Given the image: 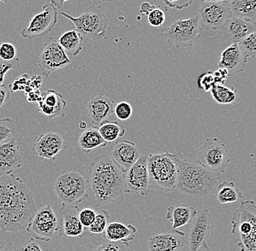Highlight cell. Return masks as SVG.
<instances>
[{
	"instance_id": "ba28073f",
	"label": "cell",
	"mask_w": 256,
	"mask_h": 251,
	"mask_svg": "<svg viewBox=\"0 0 256 251\" xmlns=\"http://www.w3.org/2000/svg\"><path fill=\"white\" fill-rule=\"evenodd\" d=\"M215 225L210 213L207 209L198 211L190 222L186 234V244L190 251L206 249L210 251V243L214 236Z\"/></svg>"
},
{
	"instance_id": "836d02e7",
	"label": "cell",
	"mask_w": 256,
	"mask_h": 251,
	"mask_svg": "<svg viewBox=\"0 0 256 251\" xmlns=\"http://www.w3.org/2000/svg\"><path fill=\"white\" fill-rule=\"evenodd\" d=\"M88 251H130L128 243H98L90 246Z\"/></svg>"
},
{
	"instance_id": "2e32d148",
	"label": "cell",
	"mask_w": 256,
	"mask_h": 251,
	"mask_svg": "<svg viewBox=\"0 0 256 251\" xmlns=\"http://www.w3.org/2000/svg\"><path fill=\"white\" fill-rule=\"evenodd\" d=\"M64 148V137L57 132L40 134L33 146L32 152L41 159L54 161Z\"/></svg>"
},
{
	"instance_id": "74e56055",
	"label": "cell",
	"mask_w": 256,
	"mask_h": 251,
	"mask_svg": "<svg viewBox=\"0 0 256 251\" xmlns=\"http://www.w3.org/2000/svg\"><path fill=\"white\" fill-rule=\"evenodd\" d=\"M216 84L215 76H214V73L211 71L202 73V74L200 75L198 79V87L203 92H209Z\"/></svg>"
},
{
	"instance_id": "7a4b0ae2",
	"label": "cell",
	"mask_w": 256,
	"mask_h": 251,
	"mask_svg": "<svg viewBox=\"0 0 256 251\" xmlns=\"http://www.w3.org/2000/svg\"><path fill=\"white\" fill-rule=\"evenodd\" d=\"M91 190L98 207L124 201V172L108 156L94 158L89 168Z\"/></svg>"
},
{
	"instance_id": "1f68e13d",
	"label": "cell",
	"mask_w": 256,
	"mask_h": 251,
	"mask_svg": "<svg viewBox=\"0 0 256 251\" xmlns=\"http://www.w3.org/2000/svg\"><path fill=\"white\" fill-rule=\"evenodd\" d=\"M99 132L104 140L108 142H116L126 134V129L116 121L108 120L100 123L98 126Z\"/></svg>"
},
{
	"instance_id": "f6af8a7d",
	"label": "cell",
	"mask_w": 256,
	"mask_h": 251,
	"mask_svg": "<svg viewBox=\"0 0 256 251\" xmlns=\"http://www.w3.org/2000/svg\"><path fill=\"white\" fill-rule=\"evenodd\" d=\"M10 92L9 86H0V108L7 103L10 96Z\"/></svg>"
},
{
	"instance_id": "c3c4849f",
	"label": "cell",
	"mask_w": 256,
	"mask_h": 251,
	"mask_svg": "<svg viewBox=\"0 0 256 251\" xmlns=\"http://www.w3.org/2000/svg\"><path fill=\"white\" fill-rule=\"evenodd\" d=\"M0 251H19V250H17L11 243H9V244H6V246H2L0 249Z\"/></svg>"
},
{
	"instance_id": "8d00e7d4",
	"label": "cell",
	"mask_w": 256,
	"mask_h": 251,
	"mask_svg": "<svg viewBox=\"0 0 256 251\" xmlns=\"http://www.w3.org/2000/svg\"><path fill=\"white\" fill-rule=\"evenodd\" d=\"M146 17L147 23L150 24L151 26L155 27V28L162 26L163 24L166 22V14L156 6L152 9L146 15Z\"/></svg>"
},
{
	"instance_id": "7402d4cb",
	"label": "cell",
	"mask_w": 256,
	"mask_h": 251,
	"mask_svg": "<svg viewBox=\"0 0 256 251\" xmlns=\"http://www.w3.org/2000/svg\"><path fill=\"white\" fill-rule=\"evenodd\" d=\"M248 59L238 44H233L228 46L222 52L218 67L226 70L228 76H231L244 71Z\"/></svg>"
},
{
	"instance_id": "e575fe53",
	"label": "cell",
	"mask_w": 256,
	"mask_h": 251,
	"mask_svg": "<svg viewBox=\"0 0 256 251\" xmlns=\"http://www.w3.org/2000/svg\"><path fill=\"white\" fill-rule=\"evenodd\" d=\"M238 45L244 55L249 57H256V30L248 35L238 43Z\"/></svg>"
},
{
	"instance_id": "681fc988",
	"label": "cell",
	"mask_w": 256,
	"mask_h": 251,
	"mask_svg": "<svg viewBox=\"0 0 256 251\" xmlns=\"http://www.w3.org/2000/svg\"><path fill=\"white\" fill-rule=\"evenodd\" d=\"M68 1V0H50L51 4H54L56 7L60 9L63 7L64 3L66 1Z\"/></svg>"
},
{
	"instance_id": "b9f144b4",
	"label": "cell",
	"mask_w": 256,
	"mask_h": 251,
	"mask_svg": "<svg viewBox=\"0 0 256 251\" xmlns=\"http://www.w3.org/2000/svg\"><path fill=\"white\" fill-rule=\"evenodd\" d=\"M96 217V212L92 209H82L80 211L79 214V218L82 225L84 228H88L95 220Z\"/></svg>"
},
{
	"instance_id": "4316f807",
	"label": "cell",
	"mask_w": 256,
	"mask_h": 251,
	"mask_svg": "<svg viewBox=\"0 0 256 251\" xmlns=\"http://www.w3.org/2000/svg\"><path fill=\"white\" fill-rule=\"evenodd\" d=\"M78 144L84 153H89L97 148H104L108 143L100 135L98 127L94 126L82 132L78 138Z\"/></svg>"
},
{
	"instance_id": "11a10c76",
	"label": "cell",
	"mask_w": 256,
	"mask_h": 251,
	"mask_svg": "<svg viewBox=\"0 0 256 251\" xmlns=\"http://www.w3.org/2000/svg\"><path fill=\"white\" fill-rule=\"evenodd\" d=\"M0 1H1L2 3H3V4H4V3L7 2L8 0H0Z\"/></svg>"
},
{
	"instance_id": "9a60e30c",
	"label": "cell",
	"mask_w": 256,
	"mask_h": 251,
	"mask_svg": "<svg viewBox=\"0 0 256 251\" xmlns=\"http://www.w3.org/2000/svg\"><path fill=\"white\" fill-rule=\"evenodd\" d=\"M200 25L206 29H220L233 17L228 2H204L199 9Z\"/></svg>"
},
{
	"instance_id": "3957f363",
	"label": "cell",
	"mask_w": 256,
	"mask_h": 251,
	"mask_svg": "<svg viewBox=\"0 0 256 251\" xmlns=\"http://www.w3.org/2000/svg\"><path fill=\"white\" fill-rule=\"evenodd\" d=\"M222 174L210 172L198 162L184 159L179 161L176 190L185 194L198 197L215 194Z\"/></svg>"
},
{
	"instance_id": "d590c367",
	"label": "cell",
	"mask_w": 256,
	"mask_h": 251,
	"mask_svg": "<svg viewBox=\"0 0 256 251\" xmlns=\"http://www.w3.org/2000/svg\"><path fill=\"white\" fill-rule=\"evenodd\" d=\"M15 132L14 122L11 118H0V144L11 140Z\"/></svg>"
},
{
	"instance_id": "52a82bcc",
	"label": "cell",
	"mask_w": 256,
	"mask_h": 251,
	"mask_svg": "<svg viewBox=\"0 0 256 251\" xmlns=\"http://www.w3.org/2000/svg\"><path fill=\"white\" fill-rule=\"evenodd\" d=\"M62 15L74 23L84 39L96 41L105 37L108 19L102 5L92 4L79 17H73L64 12H62Z\"/></svg>"
},
{
	"instance_id": "d4e9b609",
	"label": "cell",
	"mask_w": 256,
	"mask_h": 251,
	"mask_svg": "<svg viewBox=\"0 0 256 251\" xmlns=\"http://www.w3.org/2000/svg\"><path fill=\"white\" fill-rule=\"evenodd\" d=\"M137 229L132 225L114 222L108 224L103 233V238L108 242L129 243L134 241Z\"/></svg>"
},
{
	"instance_id": "ee69618b",
	"label": "cell",
	"mask_w": 256,
	"mask_h": 251,
	"mask_svg": "<svg viewBox=\"0 0 256 251\" xmlns=\"http://www.w3.org/2000/svg\"><path fill=\"white\" fill-rule=\"evenodd\" d=\"M19 251H43L42 250L41 248L40 247L39 245L35 242L34 238H30L28 241H26L22 247H20Z\"/></svg>"
},
{
	"instance_id": "8fae6325",
	"label": "cell",
	"mask_w": 256,
	"mask_h": 251,
	"mask_svg": "<svg viewBox=\"0 0 256 251\" xmlns=\"http://www.w3.org/2000/svg\"><path fill=\"white\" fill-rule=\"evenodd\" d=\"M58 228L59 221L52 206L48 204L35 212L26 230L34 239L48 243L52 241Z\"/></svg>"
},
{
	"instance_id": "ac0fdd59",
	"label": "cell",
	"mask_w": 256,
	"mask_h": 251,
	"mask_svg": "<svg viewBox=\"0 0 256 251\" xmlns=\"http://www.w3.org/2000/svg\"><path fill=\"white\" fill-rule=\"evenodd\" d=\"M186 244L185 233L172 230L151 237L148 241V248L150 251H180Z\"/></svg>"
},
{
	"instance_id": "e0dca14e",
	"label": "cell",
	"mask_w": 256,
	"mask_h": 251,
	"mask_svg": "<svg viewBox=\"0 0 256 251\" xmlns=\"http://www.w3.org/2000/svg\"><path fill=\"white\" fill-rule=\"evenodd\" d=\"M78 206H62L59 210V236L80 238L84 235V228L79 218Z\"/></svg>"
},
{
	"instance_id": "277c9868",
	"label": "cell",
	"mask_w": 256,
	"mask_h": 251,
	"mask_svg": "<svg viewBox=\"0 0 256 251\" xmlns=\"http://www.w3.org/2000/svg\"><path fill=\"white\" fill-rule=\"evenodd\" d=\"M232 239L228 251H256V204L242 201L232 220Z\"/></svg>"
},
{
	"instance_id": "9f6ffc18",
	"label": "cell",
	"mask_w": 256,
	"mask_h": 251,
	"mask_svg": "<svg viewBox=\"0 0 256 251\" xmlns=\"http://www.w3.org/2000/svg\"><path fill=\"white\" fill-rule=\"evenodd\" d=\"M190 4H192V3H193V2H194V1H195V0H190Z\"/></svg>"
},
{
	"instance_id": "ffe728a7",
	"label": "cell",
	"mask_w": 256,
	"mask_h": 251,
	"mask_svg": "<svg viewBox=\"0 0 256 251\" xmlns=\"http://www.w3.org/2000/svg\"><path fill=\"white\" fill-rule=\"evenodd\" d=\"M66 102L63 96L54 89L43 92L38 102V111L50 120L65 116Z\"/></svg>"
},
{
	"instance_id": "83f0119b",
	"label": "cell",
	"mask_w": 256,
	"mask_h": 251,
	"mask_svg": "<svg viewBox=\"0 0 256 251\" xmlns=\"http://www.w3.org/2000/svg\"><path fill=\"white\" fill-rule=\"evenodd\" d=\"M233 15L252 23L256 19V0H228Z\"/></svg>"
},
{
	"instance_id": "bcb514c9",
	"label": "cell",
	"mask_w": 256,
	"mask_h": 251,
	"mask_svg": "<svg viewBox=\"0 0 256 251\" xmlns=\"http://www.w3.org/2000/svg\"><path fill=\"white\" fill-rule=\"evenodd\" d=\"M214 74L215 76L216 84H224L230 76L226 70L220 68H218L217 71L214 72Z\"/></svg>"
},
{
	"instance_id": "30bf717a",
	"label": "cell",
	"mask_w": 256,
	"mask_h": 251,
	"mask_svg": "<svg viewBox=\"0 0 256 251\" xmlns=\"http://www.w3.org/2000/svg\"><path fill=\"white\" fill-rule=\"evenodd\" d=\"M198 162L204 168L217 174L225 173L231 162L225 144L216 138H207L199 148Z\"/></svg>"
},
{
	"instance_id": "44dd1931",
	"label": "cell",
	"mask_w": 256,
	"mask_h": 251,
	"mask_svg": "<svg viewBox=\"0 0 256 251\" xmlns=\"http://www.w3.org/2000/svg\"><path fill=\"white\" fill-rule=\"evenodd\" d=\"M22 167V156L16 139L0 144V176L9 175Z\"/></svg>"
},
{
	"instance_id": "8992f818",
	"label": "cell",
	"mask_w": 256,
	"mask_h": 251,
	"mask_svg": "<svg viewBox=\"0 0 256 251\" xmlns=\"http://www.w3.org/2000/svg\"><path fill=\"white\" fill-rule=\"evenodd\" d=\"M54 191L62 206H78L89 197L87 180L76 172L62 173L54 182Z\"/></svg>"
},
{
	"instance_id": "d6a6232c",
	"label": "cell",
	"mask_w": 256,
	"mask_h": 251,
	"mask_svg": "<svg viewBox=\"0 0 256 251\" xmlns=\"http://www.w3.org/2000/svg\"><path fill=\"white\" fill-rule=\"evenodd\" d=\"M110 220V214L106 210H100L96 212V217L94 223L88 228V231L92 234H103Z\"/></svg>"
},
{
	"instance_id": "d6986e66",
	"label": "cell",
	"mask_w": 256,
	"mask_h": 251,
	"mask_svg": "<svg viewBox=\"0 0 256 251\" xmlns=\"http://www.w3.org/2000/svg\"><path fill=\"white\" fill-rule=\"evenodd\" d=\"M255 30L250 22L233 15L220 28V39L225 45L238 44Z\"/></svg>"
},
{
	"instance_id": "cb8c5ba5",
	"label": "cell",
	"mask_w": 256,
	"mask_h": 251,
	"mask_svg": "<svg viewBox=\"0 0 256 251\" xmlns=\"http://www.w3.org/2000/svg\"><path fill=\"white\" fill-rule=\"evenodd\" d=\"M140 156L137 145L128 140L116 142L112 153V158L124 172L134 166Z\"/></svg>"
},
{
	"instance_id": "7dc6e473",
	"label": "cell",
	"mask_w": 256,
	"mask_h": 251,
	"mask_svg": "<svg viewBox=\"0 0 256 251\" xmlns=\"http://www.w3.org/2000/svg\"><path fill=\"white\" fill-rule=\"evenodd\" d=\"M155 7V5H153V4H150V3L148 2H144L143 4L140 5V13L144 14V15H146L152 9H153L154 7Z\"/></svg>"
},
{
	"instance_id": "f5cc1de1",
	"label": "cell",
	"mask_w": 256,
	"mask_h": 251,
	"mask_svg": "<svg viewBox=\"0 0 256 251\" xmlns=\"http://www.w3.org/2000/svg\"><path fill=\"white\" fill-rule=\"evenodd\" d=\"M102 1H104V2H113L114 0H102Z\"/></svg>"
},
{
	"instance_id": "f546056e",
	"label": "cell",
	"mask_w": 256,
	"mask_h": 251,
	"mask_svg": "<svg viewBox=\"0 0 256 251\" xmlns=\"http://www.w3.org/2000/svg\"><path fill=\"white\" fill-rule=\"evenodd\" d=\"M83 39L80 32L75 29L66 31L58 41L67 55L76 57L82 50Z\"/></svg>"
},
{
	"instance_id": "6da1fadb",
	"label": "cell",
	"mask_w": 256,
	"mask_h": 251,
	"mask_svg": "<svg viewBox=\"0 0 256 251\" xmlns=\"http://www.w3.org/2000/svg\"><path fill=\"white\" fill-rule=\"evenodd\" d=\"M35 201L30 189L14 174L0 176V230L18 233L26 228L35 214Z\"/></svg>"
},
{
	"instance_id": "9c48e42d",
	"label": "cell",
	"mask_w": 256,
	"mask_h": 251,
	"mask_svg": "<svg viewBox=\"0 0 256 251\" xmlns=\"http://www.w3.org/2000/svg\"><path fill=\"white\" fill-rule=\"evenodd\" d=\"M199 15L176 20L163 28L161 35L170 45L176 47H190L199 42Z\"/></svg>"
},
{
	"instance_id": "ab89813d",
	"label": "cell",
	"mask_w": 256,
	"mask_h": 251,
	"mask_svg": "<svg viewBox=\"0 0 256 251\" xmlns=\"http://www.w3.org/2000/svg\"><path fill=\"white\" fill-rule=\"evenodd\" d=\"M17 50L14 44L9 42H4L0 44V58L6 61H12L16 57Z\"/></svg>"
},
{
	"instance_id": "f35d334b",
	"label": "cell",
	"mask_w": 256,
	"mask_h": 251,
	"mask_svg": "<svg viewBox=\"0 0 256 251\" xmlns=\"http://www.w3.org/2000/svg\"><path fill=\"white\" fill-rule=\"evenodd\" d=\"M114 114L118 119L126 121L132 116V106L127 102H120L115 105Z\"/></svg>"
},
{
	"instance_id": "f1b7e54d",
	"label": "cell",
	"mask_w": 256,
	"mask_h": 251,
	"mask_svg": "<svg viewBox=\"0 0 256 251\" xmlns=\"http://www.w3.org/2000/svg\"><path fill=\"white\" fill-rule=\"evenodd\" d=\"M210 92L214 101L220 105H232L241 100L238 89L234 86H226L224 84H216Z\"/></svg>"
},
{
	"instance_id": "603a6c76",
	"label": "cell",
	"mask_w": 256,
	"mask_h": 251,
	"mask_svg": "<svg viewBox=\"0 0 256 251\" xmlns=\"http://www.w3.org/2000/svg\"><path fill=\"white\" fill-rule=\"evenodd\" d=\"M115 103L112 99L104 94H99L88 101L87 110L92 124L100 125L114 113Z\"/></svg>"
},
{
	"instance_id": "816d5d0a",
	"label": "cell",
	"mask_w": 256,
	"mask_h": 251,
	"mask_svg": "<svg viewBox=\"0 0 256 251\" xmlns=\"http://www.w3.org/2000/svg\"><path fill=\"white\" fill-rule=\"evenodd\" d=\"M86 126H87V124L84 121H81L80 123V127L82 129H86Z\"/></svg>"
},
{
	"instance_id": "db71d44e",
	"label": "cell",
	"mask_w": 256,
	"mask_h": 251,
	"mask_svg": "<svg viewBox=\"0 0 256 251\" xmlns=\"http://www.w3.org/2000/svg\"><path fill=\"white\" fill-rule=\"evenodd\" d=\"M252 25H254V27H255V29L256 30V19L255 20H254V22H252Z\"/></svg>"
},
{
	"instance_id": "7c38bea8",
	"label": "cell",
	"mask_w": 256,
	"mask_h": 251,
	"mask_svg": "<svg viewBox=\"0 0 256 251\" xmlns=\"http://www.w3.org/2000/svg\"><path fill=\"white\" fill-rule=\"evenodd\" d=\"M151 189L148 169V155H144L124 172V192L147 197Z\"/></svg>"
},
{
	"instance_id": "5bb4252c",
	"label": "cell",
	"mask_w": 256,
	"mask_h": 251,
	"mask_svg": "<svg viewBox=\"0 0 256 251\" xmlns=\"http://www.w3.org/2000/svg\"><path fill=\"white\" fill-rule=\"evenodd\" d=\"M57 22L58 12L55 6L51 3L44 4L42 11L32 17L28 26L20 34L26 39L43 37L54 29Z\"/></svg>"
},
{
	"instance_id": "f907efd6",
	"label": "cell",
	"mask_w": 256,
	"mask_h": 251,
	"mask_svg": "<svg viewBox=\"0 0 256 251\" xmlns=\"http://www.w3.org/2000/svg\"><path fill=\"white\" fill-rule=\"evenodd\" d=\"M203 2H228V0H202Z\"/></svg>"
},
{
	"instance_id": "4dcf8cb0",
	"label": "cell",
	"mask_w": 256,
	"mask_h": 251,
	"mask_svg": "<svg viewBox=\"0 0 256 251\" xmlns=\"http://www.w3.org/2000/svg\"><path fill=\"white\" fill-rule=\"evenodd\" d=\"M215 194L219 204L224 205L234 204L243 198L242 193L235 186V184L227 181L218 185Z\"/></svg>"
},
{
	"instance_id": "484cf974",
	"label": "cell",
	"mask_w": 256,
	"mask_h": 251,
	"mask_svg": "<svg viewBox=\"0 0 256 251\" xmlns=\"http://www.w3.org/2000/svg\"><path fill=\"white\" fill-rule=\"evenodd\" d=\"M198 211L186 204H176L168 207L166 219L172 223V230L190 225Z\"/></svg>"
},
{
	"instance_id": "5b68a950",
	"label": "cell",
	"mask_w": 256,
	"mask_h": 251,
	"mask_svg": "<svg viewBox=\"0 0 256 251\" xmlns=\"http://www.w3.org/2000/svg\"><path fill=\"white\" fill-rule=\"evenodd\" d=\"M182 157V153H170L168 151L148 155V174L152 189H158L168 193L176 190L179 161Z\"/></svg>"
},
{
	"instance_id": "60d3db41",
	"label": "cell",
	"mask_w": 256,
	"mask_h": 251,
	"mask_svg": "<svg viewBox=\"0 0 256 251\" xmlns=\"http://www.w3.org/2000/svg\"><path fill=\"white\" fill-rule=\"evenodd\" d=\"M19 68V59L16 58L12 61H6L0 58V86L4 85V77L10 70Z\"/></svg>"
},
{
	"instance_id": "4fadbf2b",
	"label": "cell",
	"mask_w": 256,
	"mask_h": 251,
	"mask_svg": "<svg viewBox=\"0 0 256 251\" xmlns=\"http://www.w3.org/2000/svg\"><path fill=\"white\" fill-rule=\"evenodd\" d=\"M70 63L71 60L58 41L52 37L49 38L44 44L38 63L43 76L48 77Z\"/></svg>"
},
{
	"instance_id": "7bdbcfd3",
	"label": "cell",
	"mask_w": 256,
	"mask_h": 251,
	"mask_svg": "<svg viewBox=\"0 0 256 251\" xmlns=\"http://www.w3.org/2000/svg\"><path fill=\"white\" fill-rule=\"evenodd\" d=\"M168 7L182 10L191 5L190 0H163Z\"/></svg>"
}]
</instances>
